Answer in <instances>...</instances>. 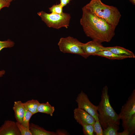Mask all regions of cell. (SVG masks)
<instances>
[{"label":"cell","mask_w":135,"mask_h":135,"mask_svg":"<svg viewBox=\"0 0 135 135\" xmlns=\"http://www.w3.org/2000/svg\"><path fill=\"white\" fill-rule=\"evenodd\" d=\"M82 43L77 39L69 36L61 38L58 44L60 51L63 53L78 54L87 58L88 57L82 48Z\"/></svg>","instance_id":"cell-5"},{"label":"cell","mask_w":135,"mask_h":135,"mask_svg":"<svg viewBox=\"0 0 135 135\" xmlns=\"http://www.w3.org/2000/svg\"><path fill=\"white\" fill-rule=\"evenodd\" d=\"M56 135H64L68 134L64 130H58L56 132Z\"/></svg>","instance_id":"cell-27"},{"label":"cell","mask_w":135,"mask_h":135,"mask_svg":"<svg viewBox=\"0 0 135 135\" xmlns=\"http://www.w3.org/2000/svg\"><path fill=\"white\" fill-rule=\"evenodd\" d=\"M6 2H8L10 3V2H12V1L14 0H4Z\"/></svg>","instance_id":"cell-31"},{"label":"cell","mask_w":135,"mask_h":135,"mask_svg":"<svg viewBox=\"0 0 135 135\" xmlns=\"http://www.w3.org/2000/svg\"><path fill=\"white\" fill-rule=\"evenodd\" d=\"M33 114L24 108V114L22 124L24 126L29 128V121Z\"/></svg>","instance_id":"cell-19"},{"label":"cell","mask_w":135,"mask_h":135,"mask_svg":"<svg viewBox=\"0 0 135 135\" xmlns=\"http://www.w3.org/2000/svg\"><path fill=\"white\" fill-rule=\"evenodd\" d=\"M135 114V90L128 98V100L122 107L118 118L122 122L126 121Z\"/></svg>","instance_id":"cell-7"},{"label":"cell","mask_w":135,"mask_h":135,"mask_svg":"<svg viewBox=\"0 0 135 135\" xmlns=\"http://www.w3.org/2000/svg\"><path fill=\"white\" fill-rule=\"evenodd\" d=\"M97 107L98 118L102 128L103 129L106 128L111 124L118 125L120 124L118 114L116 112L110 104L108 88L106 86L102 88L101 100Z\"/></svg>","instance_id":"cell-3"},{"label":"cell","mask_w":135,"mask_h":135,"mask_svg":"<svg viewBox=\"0 0 135 135\" xmlns=\"http://www.w3.org/2000/svg\"><path fill=\"white\" fill-rule=\"evenodd\" d=\"M0 135H21L16 122L6 120L0 127Z\"/></svg>","instance_id":"cell-10"},{"label":"cell","mask_w":135,"mask_h":135,"mask_svg":"<svg viewBox=\"0 0 135 135\" xmlns=\"http://www.w3.org/2000/svg\"><path fill=\"white\" fill-rule=\"evenodd\" d=\"M124 130L128 132L129 135L134 134L135 132V114L126 121L122 122Z\"/></svg>","instance_id":"cell-14"},{"label":"cell","mask_w":135,"mask_h":135,"mask_svg":"<svg viewBox=\"0 0 135 135\" xmlns=\"http://www.w3.org/2000/svg\"><path fill=\"white\" fill-rule=\"evenodd\" d=\"M10 4V3L4 0H0V10L4 7H8Z\"/></svg>","instance_id":"cell-25"},{"label":"cell","mask_w":135,"mask_h":135,"mask_svg":"<svg viewBox=\"0 0 135 135\" xmlns=\"http://www.w3.org/2000/svg\"><path fill=\"white\" fill-rule=\"evenodd\" d=\"M82 130L85 135H94V128L93 124H88L82 126Z\"/></svg>","instance_id":"cell-20"},{"label":"cell","mask_w":135,"mask_h":135,"mask_svg":"<svg viewBox=\"0 0 135 135\" xmlns=\"http://www.w3.org/2000/svg\"><path fill=\"white\" fill-rule=\"evenodd\" d=\"M63 8L60 4L53 5L49 8V10L51 13L60 14L63 12Z\"/></svg>","instance_id":"cell-22"},{"label":"cell","mask_w":135,"mask_h":135,"mask_svg":"<svg viewBox=\"0 0 135 135\" xmlns=\"http://www.w3.org/2000/svg\"><path fill=\"white\" fill-rule=\"evenodd\" d=\"M12 109L16 122L21 124L23 121L24 111L23 103L20 100L14 102Z\"/></svg>","instance_id":"cell-12"},{"label":"cell","mask_w":135,"mask_h":135,"mask_svg":"<svg viewBox=\"0 0 135 135\" xmlns=\"http://www.w3.org/2000/svg\"><path fill=\"white\" fill-rule=\"evenodd\" d=\"M76 101L78 108L85 110L96 120H99L97 106L93 104L89 100L87 95L82 91L78 94Z\"/></svg>","instance_id":"cell-6"},{"label":"cell","mask_w":135,"mask_h":135,"mask_svg":"<svg viewBox=\"0 0 135 135\" xmlns=\"http://www.w3.org/2000/svg\"><path fill=\"white\" fill-rule=\"evenodd\" d=\"M118 135H129V133L127 131L124 130L122 132H118Z\"/></svg>","instance_id":"cell-28"},{"label":"cell","mask_w":135,"mask_h":135,"mask_svg":"<svg viewBox=\"0 0 135 135\" xmlns=\"http://www.w3.org/2000/svg\"><path fill=\"white\" fill-rule=\"evenodd\" d=\"M60 1V4L63 7L66 6L72 0H59Z\"/></svg>","instance_id":"cell-26"},{"label":"cell","mask_w":135,"mask_h":135,"mask_svg":"<svg viewBox=\"0 0 135 135\" xmlns=\"http://www.w3.org/2000/svg\"><path fill=\"white\" fill-rule=\"evenodd\" d=\"M54 110V107L51 106L48 102L45 103H40L37 108L38 112L45 113L51 116Z\"/></svg>","instance_id":"cell-17"},{"label":"cell","mask_w":135,"mask_h":135,"mask_svg":"<svg viewBox=\"0 0 135 135\" xmlns=\"http://www.w3.org/2000/svg\"><path fill=\"white\" fill-rule=\"evenodd\" d=\"M129 0L133 4L135 5V0Z\"/></svg>","instance_id":"cell-30"},{"label":"cell","mask_w":135,"mask_h":135,"mask_svg":"<svg viewBox=\"0 0 135 135\" xmlns=\"http://www.w3.org/2000/svg\"><path fill=\"white\" fill-rule=\"evenodd\" d=\"M14 44V42L10 39L4 41H0V51L4 48L13 47Z\"/></svg>","instance_id":"cell-23"},{"label":"cell","mask_w":135,"mask_h":135,"mask_svg":"<svg viewBox=\"0 0 135 135\" xmlns=\"http://www.w3.org/2000/svg\"><path fill=\"white\" fill-rule=\"evenodd\" d=\"M95 56L104 57L112 60H121L128 58L127 56L118 55L108 50H104L101 51L96 54Z\"/></svg>","instance_id":"cell-15"},{"label":"cell","mask_w":135,"mask_h":135,"mask_svg":"<svg viewBox=\"0 0 135 135\" xmlns=\"http://www.w3.org/2000/svg\"><path fill=\"white\" fill-rule=\"evenodd\" d=\"M16 123L21 135H32L29 128L24 126L18 122H16Z\"/></svg>","instance_id":"cell-21"},{"label":"cell","mask_w":135,"mask_h":135,"mask_svg":"<svg viewBox=\"0 0 135 135\" xmlns=\"http://www.w3.org/2000/svg\"><path fill=\"white\" fill-rule=\"evenodd\" d=\"M101 43L92 40L86 43H83L82 48L88 57L90 56H95L97 53L103 50L104 46Z\"/></svg>","instance_id":"cell-9"},{"label":"cell","mask_w":135,"mask_h":135,"mask_svg":"<svg viewBox=\"0 0 135 135\" xmlns=\"http://www.w3.org/2000/svg\"><path fill=\"white\" fill-rule=\"evenodd\" d=\"M118 126L114 123L110 124L106 128L102 130L103 135H118L119 129Z\"/></svg>","instance_id":"cell-18"},{"label":"cell","mask_w":135,"mask_h":135,"mask_svg":"<svg viewBox=\"0 0 135 135\" xmlns=\"http://www.w3.org/2000/svg\"><path fill=\"white\" fill-rule=\"evenodd\" d=\"M108 50L117 55L126 56L128 58H134L135 55L134 53L129 50L119 46L105 47L103 50Z\"/></svg>","instance_id":"cell-11"},{"label":"cell","mask_w":135,"mask_h":135,"mask_svg":"<svg viewBox=\"0 0 135 135\" xmlns=\"http://www.w3.org/2000/svg\"><path fill=\"white\" fill-rule=\"evenodd\" d=\"M40 104L37 100L32 99L23 103V104L24 108L33 115L38 112L37 108Z\"/></svg>","instance_id":"cell-16"},{"label":"cell","mask_w":135,"mask_h":135,"mask_svg":"<svg viewBox=\"0 0 135 135\" xmlns=\"http://www.w3.org/2000/svg\"><path fill=\"white\" fill-rule=\"evenodd\" d=\"M94 131L96 135H103L102 130L99 120H96L93 124Z\"/></svg>","instance_id":"cell-24"},{"label":"cell","mask_w":135,"mask_h":135,"mask_svg":"<svg viewBox=\"0 0 135 135\" xmlns=\"http://www.w3.org/2000/svg\"><path fill=\"white\" fill-rule=\"evenodd\" d=\"M5 73V71L4 70L0 71V78L2 77Z\"/></svg>","instance_id":"cell-29"},{"label":"cell","mask_w":135,"mask_h":135,"mask_svg":"<svg viewBox=\"0 0 135 135\" xmlns=\"http://www.w3.org/2000/svg\"><path fill=\"white\" fill-rule=\"evenodd\" d=\"M37 14L49 28L59 29L62 27L67 28L69 26L71 17L68 13H48L42 11Z\"/></svg>","instance_id":"cell-4"},{"label":"cell","mask_w":135,"mask_h":135,"mask_svg":"<svg viewBox=\"0 0 135 135\" xmlns=\"http://www.w3.org/2000/svg\"><path fill=\"white\" fill-rule=\"evenodd\" d=\"M84 6L115 28L118 25L121 14L116 7L105 4L101 0H91Z\"/></svg>","instance_id":"cell-2"},{"label":"cell","mask_w":135,"mask_h":135,"mask_svg":"<svg viewBox=\"0 0 135 135\" xmlns=\"http://www.w3.org/2000/svg\"><path fill=\"white\" fill-rule=\"evenodd\" d=\"M29 128L32 135H56V132L47 131L32 123H29Z\"/></svg>","instance_id":"cell-13"},{"label":"cell","mask_w":135,"mask_h":135,"mask_svg":"<svg viewBox=\"0 0 135 135\" xmlns=\"http://www.w3.org/2000/svg\"><path fill=\"white\" fill-rule=\"evenodd\" d=\"M74 119L82 126L88 124L93 125L96 120L85 110L78 107L74 109Z\"/></svg>","instance_id":"cell-8"},{"label":"cell","mask_w":135,"mask_h":135,"mask_svg":"<svg viewBox=\"0 0 135 135\" xmlns=\"http://www.w3.org/2000/svg\"><path fill=\"white\" fill-rule=\"evenodd\" d=\"M82 11L80 22L86 36L101 43L110 42L114 36L115 28L84 6Z\"/></svg>","instance_id":"cell-1"}]
</instances>
